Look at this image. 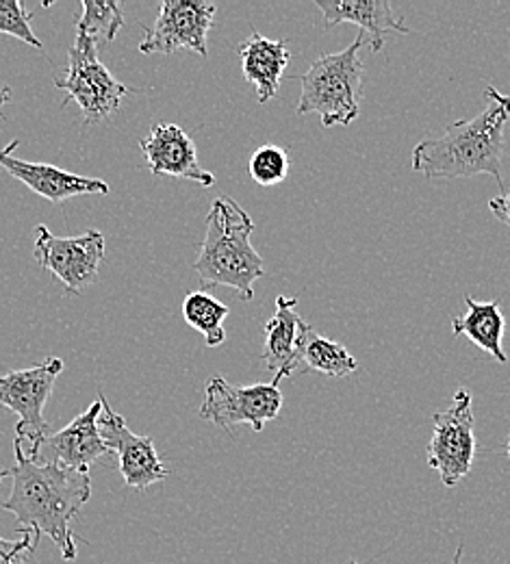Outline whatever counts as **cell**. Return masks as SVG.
<instances>
[{
    "label": "cell",
    "mask_w": 510,
    "mask_h": 564,
    "mask_svg": "<svg viewBox=\"0 0 510 564\" xmlns=\"http://www.w3.org/2000/svg\"><path fill=\"white\" fill-rule=\"evenodd\" d=\"M460 556H463V545H458V550H456V556H454L452 564H460Z\"/></svg>",
    "instance_id": "obj_27"
},
{
    "label": "cell",
    "mask_w": 510,
    "mask_h": 564,
    "mask_svg": "<svg viewBox=\"0 0 510 564\" xmlns=\"http://www.w3.org/2000/svg\"><path fill=\"white\" fill-rule=\"evenodd\" d=\"M252 232L254 221L237 200H214L207 215V237L194 263L205 289L230 286L243 302L254 297V282L265 276V263L250 241Z\"/></svg>",
    "instance_id": "obj_3"
},
{
    "label": "cell",
    "mask_w": 510,
    "mask_h": 564,
    "mask_svg": "<svg viewBox=\"0 0 510 564\" xmlns=\"http://www.w3.org/2000/svg\"><path fill=\"white\" fill-rule=\"evenodd\" d=\"M433 438L428 443V465L435 469L443 487L454 489L474 467V400L467 389H458L449 409L433 417Z\"/></svg>",
    "instance_id": "obj_7"
},
{
    "label": "cell",
    "mask_w": 510,
    "mask_h": 564,
    "mask_svg": "<svg viewBox=\"0 0 510 564\" xmlns=\"http://www.w3.org/2000/svg\"><path fill=\"white\" fill-rule=\"evenodd\" d=\"M250 178L261 187H276L285 183L290 174V154L276 143H265L257 148L248 161Z\"/></svg>",
    "instance_id": "obj_22"
},
{
    "label": "cell",
    "mask_w": 510,
    "mask_h": 564,
    "mask_svg": "<svg viewBox=\"0 0 510 564\" xmlns=\"http://www.w3.org/2000/svg\"><path fill=\"white\" fill-rule=\"evenodd\" d=\"M465 304L467 313L463 317H452V335L467 337L482 352L493 356L502 365H509V354L502 348L507 319L500 308V302H478L467 293Z\"/></svg>",
    "instance_id": "obj_18"
},
{
    "label": "cell",
    "mask_w": 510,
    "mask_h": 564,
    "mask_svg": "<svg viewBox=\"0 0 510 564\" xmlns=\"http://www.w3.org/2000/svg\"><path fill=\"white\" fill-rule=\"evenodd\" d=\"M64 371L62 358H46L29 369H18L0 376V409L18 415L15 445L31 458L37 445L53 434L44 420V406L55 389L57 376Z\"/></svg>",
    "instance_id": "obj_5"
},
{
    "label": "cell",
    "mask_w": 510,
    "mask_h": 564,
    "mask_svg": "<svg viewBox=\"0 0 510 564\" xmlns=\"http://www.w3.org/2000/svg\"><path fill=\"white\" fill-rule=\"evenodd\" d=\"M355 564H359V563H355Z\"/></svg>",
    "instance_id": "obj_30"
},
{
    "label": "cell",
    "mask_w": 510,
    "mask_h": 564,
    "mask_svg": "<svg viewBox=\"0 0 510 564\" xmlns=\"http://www.w3.org/2000/svg\"><path fill=\"white\" fill-rule=\"evenodd\" d=\"M363 44L365 35L359 33L348 48L326 53L308 66L300 76L297 116L317 113L326 129L348 127L359 118L365 72L359 53Z\"/></svg>",
    "instance_id": "obj_4"
},
{
    "label": "cell",
    "mask_w": 510,
    "mask_h": 564,
    "mask_svg": "<svg viewBox=\"0 0 510 564\" xmlns=\"http://www.w3.org/2000/svg\"><path fill=\"white\" fill-rule=\"evenodd\" d=\"M228 313V306L207 291H192L183 300L185 322L205 337L209 348H219L226 341L224 322Z\"/></svg>",
    "instance_id": "obj_20"
},
{
    "label": "cell",
    "mask_w": 510,
    "mask_h": 564,
    "mask_svg": "<svg viewBox=\"0 0 510 564\" xmlns=\"http://www.w3.org/2000/svg\"><path fill=\"white\" fill-rule=\"evenodd\" d=\"M9 476H11V474H9V469H4V471H0V482H2V480H4V478H9Z\"/></svg>",
    "instance_id": "obj_28"
},
{
    "label": "cell",
    "mask_w": 510,
    "mask_h": 564,
    "mask_svg": "<svg viewBox=\"0 0 510 564\" xmlns=\"http://www.w3.org/2000/svg\"><path fill=\"white\" fill-rule=\"evenodd\" d=\"M489 209H491V213H493L502 224L510 226V192L509 194H504V196L491 198V200H489Z\"/></svg>",
    "instance_id": "obj_25"
},
{
    "label": "cell",
    "mask_w": 510,
    "mask_h": 564,
    "mask_svg": "<svg viewBox=\"0 0 510 564\" xmlns=\"http://www.w3.org/2000/svg\"><path fill=\"white\" fill-rule=\"evenodd\" d=\"M147 156L148 170L156 176L187 178L203 187H211L216 176L198 163V150L194 140L176 124L161 122L140 140Z\"/></svg>",
    "instance_id": "obj_14"
},
{
    "label": "cell",
    "mask_w": 510,
    "mask_h": 564,
    "mask_svg": "<svg viewBox=\"0 0 510 564\" xmlns=\"http://www.w3.org/2000/svg\"><path fill=\"white\" fill-rule=\"evenodd\" d=\"M13 452L11 494L0 503V510L15 517V530H31L37 541L48 536L64 561H74L78 536L73 532V521L91 497L89 471L35 463L15 443Z\"/></svg>",
    "instance_id": "obj_1"
},
{
    "label": "cell",
    "mask_w": 510,
    "mask_h": 564,
    "mask_svg": "<svg viewBox=\"0 0 510 564\" xmlns=\"http://www.w3.org/2000/svg\"><path fill=\"white\" fill-rule=\"evenodd\" d=\"M35 259L76 295L98 279V270L105 261V237L98 230H87L78 237H57L40 224Z\"/></svg>",
    "instance_id": "obj_10"
},
{
    "label": "cell",
    "mask_w": 510,
    "mask_h": 564,
    "mask_svg": "<svg viewBox=\"0 0 510 564\" xmlns=\"http://www.w3.org/2000/svg\"><path fill=\"white\" fill-rule=\"evenodd\" d=\"M507 456H509V458H510V438H509V443H507Z\"/></svg>",
    "instance_id": "obj_29"
},
{
    "label": "cell",
    "mask_w": 510,
    "mask_h": 564,
    "mask_svg": "<svg viewBox=\"0 0 510 564\" xmlns=\"http://www.w3.org/2000/svg\"><path fill=\"white\" fill-rule=\"evenodd\" d=\"M300 362H302V373L317 371L330 378H348L359 369V360L344 344L322 337L313 326L306 328Z\"/></svg>",
    "instance_id": "obj_19"
},
{
    "label": "cell",
    "mask_w": 510,
    "mask_h": 564,
    "mask_svg": "<svg viewBox=\"0 0 510 564\" xmlns=\"http://www.w3.org/2000/svg\"><path fill=\"white\" fill-rule=\"evenodd\" d=\"M297 297L279 295L276 313L263 328V352L261 360L270 371H274L272 382H281L283 378H292L293 373H302V341L308 324L295 311Z\"/></svg>",
    "instance_id": "obj_15"
},
{
    "label": "cell",
    "mask_w": 510,
    "mask_h": 564,
    "mask_svg": "<svg viewBox=\"0 0 510 564\" xmlns=\"http://www.w3.org/2000/svg\"><path fill=\"white\" fill-rule=\"evenodd\" d=\"M18 145L20 141L13 140L7 148H0V172L24 183L37 196L51 203H64L87 194H109V185L105 181L73 174L51 163H31L13 156Z\"/></svg>",
    "instance_id": "obj_13"
},
{
    "label": "cell",
    "mask_w": 510,
    "mask_h": 564,
    "mask_svg": "<svg viewBox=\"0 0 510 564\" xmlns=\"http://www.w3.org/2000/svg\"><path fill=\"white\" fill-rule=\"evenodd\" d=\"M124 26V4L122 2H98L83 0V15L76 24V35H85L100 48L116 40L118 31Z\"/></svg>",
    "instance_id": "obj_21"
},
{
    "label": "cell",
    "mask_w": 510,
    "mask_h": 564,
    "mask_svg": "<svg viewBox=\"0 0 510 564\" xmlns=\"http://www.w3.org/2000/svg\"><path fill=\"white\" fill-rule=\"evenodd\" d=\"M102 411L100 398L80 413L64 430L48 434L31 456V460L42 465H59L76 471H89V465L109 456L111 449L98 430V415Z\"/></svg>",
    "instance_id": "obj_12"
},
{
    "label": "cell",
    "mask_w": 510,
    "mask_h": 564,
    "mask_svg": "<svg viewBox=\"0 0 510 564\" xmlns=\"http://www.w3.org/2000/svg\"><path fill=\"white\" fill-rule=\"evenodd\" d=\"M315 4L324 13L326 26L341 22L357 24L373 53L382 48L389 31L402 35L411 33V29L395 15L389 0H315Z\"/></svg>",
    "instance_id": "obj_16"
},
{
    "label": "cell",
    "mask_w": 510,
    "mask_h": 564,
    "mask_svg": "<svg viewBox=\"0 0 510 564\" xmlns=\"http://www.w3.org/2000/svg\"><path fill=\"white\" fill-rule=\"evenodd\" d=\"M239 57L243 78L254 85L259 102H270L279 94L283 72L287 70L292 59L287 42L252 33L239 44Z\"/></svg>",
    "instance_id": "obj_17"
},
{
    "label": "cell",
    "mask_w": 510,
    "mask_h": 564,
    "mask_svg": "<svg viewBox=\"0 0 510 564\" xmlns=\"http://www.w3.org/2000/svg\"><path fill=\"white\" fill-rule=\"evenodd\" d=\"M33 13L20 0H0V33L22 40L24 44L42 51L44 44L31 29Z\"/></svg>",
    "instance_id": "obj_23"
},
{
    "label": "cell",
    "mask_w": 510,
    "mask_h": 564,
    "mask_svg": "<svg viewBox=\"0 0 510 564\" xmlns=\"http://www.w3.org/2000/svg\"><path fill=\"white\" fill-rule=\"evenodd\" d=\"M68 62L66 74L53 78L57 89L68 94L66 102L74 100L80 107L83 120L89 127L109 120L120 109L129 87L100 64L96 42L85 35H76Z\"/></svg>",
    "instance_id": "obj_6"
},
{
    "label": "cell",
    "mask_w": 510,
    "mask_h": 564,
    "mask_svg": "<svg viewBox=\"0 0 510 564\" xmlns=\"http://www.w3.org/2000/svg\"><path fill=\"white\" fill-rule=\"evenodd\" d=\"M22 536L18 541H7L0 536V564H24L29 561V556L35 552L37 547V539L31 530L20 532Z\"/></svg>",
    "instance_id": "obj_24"
},
{
    "label": "cell",
    "mask_w": 510,
    "mask_h": 564,
    "mask_svg": "<svg viewBox=\"0 0 510 564\" xmlns=\"http://www.w3.org/2000/svg\"><path fill=\"white\" fill-rule=\"evenodd\" d=\"M285 404L281 387L276 382H259L250 387H235L226 378L214 376L205 387V402L200 417L216 423L221 430L232 432L235 425L246 423L254 432H261L265 423L274 422Z\"/></svg>",
    "instance_id": "obj_8"
},
{
    "label": "cell",
    "mask_w": 510,
    "mask_h": 564,
    "mask_svg": "<svg viewBox=\"0 0 510 564\" xmlns=\"http://www.w3.org/2000/svg\"><path fill=\"white\" fill-rule=\"evenodd\" d=\"M9 98H11V89L7 85H0V107L7 105Z\"/></svg>",
    "instance_id": "obj_26"
},
{
    "label": "cell",
    "mask_w": 510,
    "mask_h": 564,
    "mask_svg": "<svg viewBox=\"0 0 510 564\" xmlns=\"http://www.w3.org/2000/svg\"><path fill=\"white\" fill-rule=\"evenodd\" d=\"M102 402V411L98 415V430L109 445L111 454L120 460V474L127 487L147 491L148 487L163 482L170 476V469L156 454V447L150 436L135 434L122 415H118L107 398L98 393Z\"/></svg>",
    "instance_id": "obj_11"
},
{
    "label": "cell",
    "mask_w": 510,
    "mask_h": 564,
    "mask_svg": "<svg viewBox=\"0 0 510 564\" xmlns=\"http://www.w3.org/2000/svg\"><path fill=\"white\" fill-rule=\"evenodd\" d=\"M216 11L218 7L207 0H163L154 26L140 44V53L170 55L185 48L207 57V37L214 26Z\"/></svg>",
    "instance_id": "obj_9"
},
{
    "label": "cell",
    "mask_w": 510,
    "mask_h": 564,
    "mask_svg": "<svg viewBox=\"0 0 510 564\" xmlns=\"http://www.w3.org/2000/svg\"><path fill=\"white\" fill-rule=\"evenodd\" d=\"M487 107L471 120L454 122L438 140L420 141L413 148V170L424 178H471L491 174L500 189L504 129L510 120V96L498 87L485 89Z\"/></svg>",
    "instance_id": "obj_2"
}]
</instances>
